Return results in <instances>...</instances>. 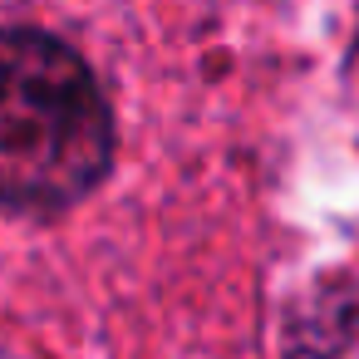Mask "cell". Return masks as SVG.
<instances>
[{"label": "cell", "instance_id": "6da1fadb", "mask_svg": "<svg viewBox=\"0 0 359 359\" xmlns=\"http://www.w3.org/2000/svg\"><path fill=\"white\" fill-rule=\"evenodd\" d=\"M114 153V118L89 65L40 35H0V202L65 207L84 197Z\"/></svg>", "mask_w": 359, "mask_h": 359}, {"label": "cell", "instance_id": "7a4b0ae2", "mask_svg": "<svg viewBox=\"0 0 359 359\" xmlns=\"http://www.w3.org/2000/svg\"><path fill=\"white\" fill-rule=\"evenodd\" d=\"M285 359H359V300H334L310 310L295 325Z\"/></svg>", "mask_w": 359, "mask_h": 359}]
</instances>
